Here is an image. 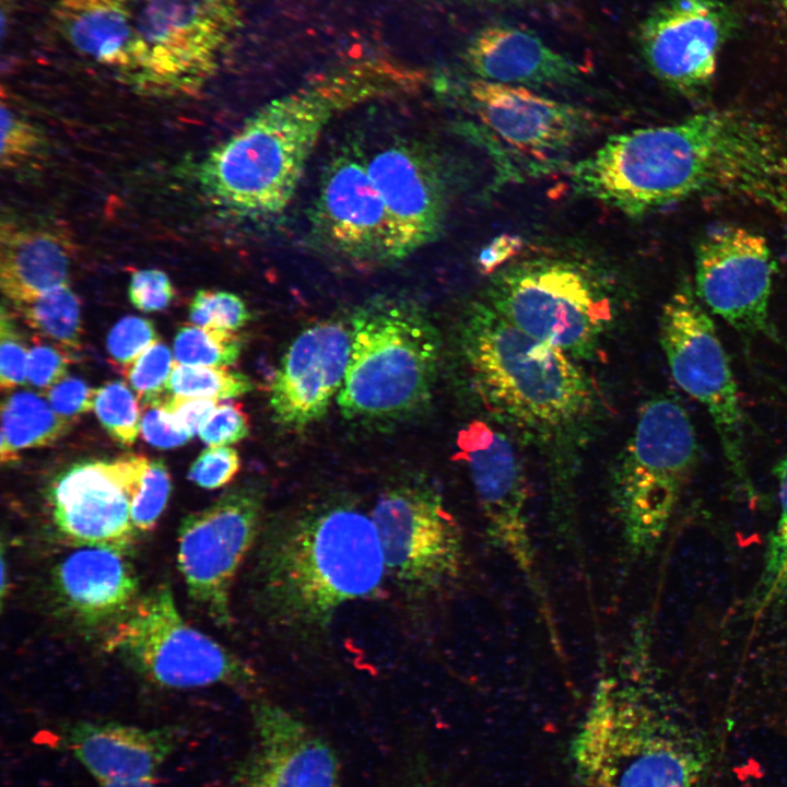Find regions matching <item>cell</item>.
Masks as SVG:
<instances>
[{
    "label": "cell",
    "mask_w": 787,
    "mask_h": 787,
    "mask_svg": "<svg viewBox=\"0 0 787 787\" xmlns=\"http://www.w3.org/2000/svg\"><path fill=\"white\" fill-rule=\"evenodd\" d=\"M595 177L606 201L632 218L727 196L787 219V139L742 109L611 136L597 152Z\"/></svg>",
    "instance_id": "cell-1"
},
{
    "label": "cell",
    "mask_w": 787,
    "mask_h": 787,
    "mask_svg": "<svg viewBox=\"0 0 787 787\" xmlns=\"http://www.w3.org/2000/svg\"><path fill=\"white\" fill-rule=\"evenodd\" d=\"M420 74L367 60L333 70L270 101L198 166L204 193L239 216L269 218L291 202L310 155L340 114L414 87Z\"/></svg>",
    "instance_id": "cell-2"
},
{
    "label": "cell",
    "mask_w": 787,
    "mask_h": 787,
    "mask_svg": "<svg viewBox=\"0 0 787 787\" xmlns=\"http://www.w3.org/2000/svg\"><path fill=\"white\" fill-rule=\"evenodd\" d=\"M385 574L372 517L350 503H327L263 533L256 595L273 623L295 631L321 630L345 603L377 595Z\"/></svg>",
    "instance_id": "cell-3"
},
{
    "label": "cell",
    "mask_w": 787,
    "mask_h": 787,
    "mask_svg": "<svg viewBox=\"0 0 787 787\" xmlns=\"http://www.w3.org/2000/svg\"><path fill=\"white\" fill-rule=\"evenodd\" d=\"M641 629L603 667L571 745L583 787H695L700 744L671 718L648 679Z\"/></svg>",
    "instance_id": "cell-4"
},
{
    "label": "cell",
    "mask_w": 787,
    "mask_h": 787,
    "mask_svg": "<svg viewBox=\"0 0 787 787\" xmlns=\"http://www.w3.org/2000/svg\"><path fill=\"white\" fill-rule=\"evenodd\" d=\"M459 336L473 389L508 423L552 434L589 409V381L571 356L520 330L482 299L468 309Z\"/></svg>",
    "instance_id": "cell-5"
},
{
    "label": "cell",
    "mask_w": 787,
    "mask_h": 787,
    "mask_svg": "<svg viewBox=\"0 0 787 787\" xmlns=\"http://www.w3.org/2000/svg\"><path fill=\"white\" fill-rule=\"evenodd\" d=\"M350 329V359L337 395L345 416H401L428 399L442 342L419 306L404 299H375L352 314Z\"/></svg>",
    "instance_id": "cell-6"
},
{
    "label": "cell",
    "mask_w": 787,
    "mask_h": 787,
    "mask_svg": "<svg viewBox=\"0 0 787 787\" xmlns=\"http://www.w3.org/2000/svg\"><path fill=\"white\" fill-rule=\"evenodd\" d=\"M694 426L678 399L659 395L643 404L613 468L612 509L625 556H650L670 522L697 461Z\"/></svg>",
    "instance_id": "cell-7"
},
{
    "label": "cell",
    "mask_w": 787,
    "mask_h": 787,
    "mask_svg": "<svg viewBox=\"0 0 787 787\" xmlns=\"http://www.w3.org/2000/svg\"><path fill=\"white\" fill-rule=\"evenodd\" d=\"M595 271L585 260L540 251L493 273L482 301L529 336L569 356H585L612 315Z\"/></svg>",
    "instance_id": "cell-8"
},
{
    "label": "cell",
    "mask_w": 787,
    "mask_h": 787,
    "mask_svg": "<svg viewBox=\"0 0 787 787\" xmlns=\"http://www.w3.org/2000/svg\"><path fill=\"white\" fill-rule=\"evenodd\" d=\"M239 21L237 0H139L125 83L145 95L192 94L216 70Z\"/></svg>",
    "instance_id": "cell-9"
},
{
    "label": "cell",
    "mask_w": 787,
    "mask_h": 787,
    "mask_svg": "<svg viewBox=\"0 0 787 787\" xmlns=\"http://www.w3.org/2000/svg\"><path fill=\"white\" fill-rule=\"evenodd\" d=\"M151 682L167 689L248 684L254 669L180 614L167 583L134 601L105 641Z\"/></svg>",
    "instance_id": "cell-10"
},
{
    "label": "cell",
    "mask_w": 787,
    "mask_h": 787,
    "mask_svg": "<svg viewBox=\"0 0 787 787\" xmlns=\"http://www.w3.org/2000/svg\"><path fill=\"white\" fill-rule=\"evenodd\" d=\"M456 460L465 463L481 509L490 544L521 575L551 644L562 647L531 536L528 485L516 451L504 434L475 420L457 436Z\"/></svg>",
    "instance_id": "cell-11"
},
{
    "label": "cell",
    "mask_w": 787,
    "mask_h": 787,
    "mask_svg": "<svg viewBox=\"0 0 787 787\" xmlns=\"http://www.w3.org/2000/svg\"><path fill=\"white\" fill-rule=\"evenodd\" d=\"M659 342L674 381L704 406L730 469L749 485L738 387L714 321L686 279L662 307Z\"/></svg>",
    "instance_id": "cell-12"
},
{
    "label": "cell",
    "mask_w": 787,
    "mask_h": 787,
    "mask_svg": "<svg viewBox=\"0 0 787 787\" xmlns=\"http://www.w3.org/2000/svg\"><path fill=\"white\" fill-rule=\"evenodd\" d=\"M371 517L386 573L406 595L427 599L460 579L466 560L462 531L434 488H392L378 498Z\"/></svg>",
    "instance_id": "cell-13"
},
{
    "label": "cell",
    "mask_w": 787,
    "mask_h": 787,
    "mask_svg": "<svg viewBox=\"0 0 787 787\" xmlns=\"http://www.w3.org/2000/svg\"><path fill=\"white\" fill-rule=\"evenodd\" d=\"M262 503L261 490L244 485L180 522L178 569L189 597L220 626L232 622V585L259 537Z\"/></svg>",
    "instance_id": "cell-14"
},
{
    "label": "cell",
    "mask_w": 787,
    "mask_h": 787,
    "mask_svg": "<svg viewBox=\"0 0 787 787\" xmlns=\"http://www.w3.org/2000/svg\"><path fill=\"white\" fill-rule=\"evenodd\" d=\"M775 262L766 239L733 224L705 230L694 246V291L733 329L776 338L768 304Z\"/></svg>",
    "instance_id": "cell-15"
},
{
    "label": "cell",
    "mask_w": 787,
    "mask_h": 787,
    "mask_svg": "<svg viewBox=\"0 0 787 787\" xmlns=\"http://www.w3.org/2000/svg\"><path fill=\"white\" fill-rule=\"evenodd\" d=\"M149 461L141 455H127L111 461L77 462L58 473L48 489V501L61 536L78 547L128 550L138 536L131 506Z\"/></svg>",
    "instance_id": "cell-16"
},
{
    "label": "cell",
    "mask_w": 787,
    "mask_h": 787,
    "mask_svg": "<svg viewBox=\"0 0 787 787\" xmlns=\"http://www.w3.org/2000/svg\"><path fill=\"white\" fill-rule=\"evenodd\" d=\"M735 26V14L721 0H666L641 25V51L660 82L696 99L710 87Z\"/></svg>",
    "instance_id": "cell-17"
},
{
    "label": "cell",
    "mask_w": 787,
    "mask_h": 787,
    "mask_svg": "<svg viewBox=\"0 0 787 787\" xmlns=\"http://www.w3.org/2000/svg\"><path fill=\"white\" fill-rule=\"evenodd\" d=\"M462 90L467 108L491 137L542 167L556 164L595 129L586 109L525 86L474 78Z\"/></svg>",
    "instance_id": "cell-18"
},
{
    "label": "cell",
    "mask_w": 787,
    "mask_h": 787,
    "mask_svg": "<svg viewBox=\"0 0 787 787\" xmlns=\"http://www.w3.org/2000/svg\"><path fill=\"white\" fill-rule=\"evenodd\" d=\"M388 223V259L397 262L431 244L446 219L447 186L424 149L395 142L365 157Z\"/></svg>",
    "instance_id": "cell-19"
},
{
    "label": "cell",
    "mask_w": 787,
    "mask_h": 787,
    "mask_svg": "<svg viewBox=\"0 0 787 787\" xmlns=\"http://www.w3.org/2000/svg\"><path fill=\"white\" fill-rule=\"evenodd\" d=\"M312 221L333 254L359 265L389 262L386 211L360 151L346 150L328 163Z\"/></svg>",
    "instance_id": "cell-20"
},
{
    "label": "cell",
    "mask_w": 787,
    "mask_h": 787,
    "mask_svg": "<svg viewBox=\"0 0 787 787\" xmlns=\"http://www.w3.org/2000/svg\"><path fill=\"white\" fill-rule=\"evenodd\" d=\"M351 352V329L329 320L305 329L292 342L270 384L274 421L303 428L320 419L339 392Z\"/></svg>",
    "instance_id": "cell-21"
},
{
    "label": "cell",
    "mask_w": 787,
    "mask_h": 787,
    "mask_svg": "<svg viewBox=\"0 0 787 787\" xmlns=\"http://www.w3.org/2000/svg\"><path fill=\"white\" fill-rule=\"evenodd\" d=\"M251 712L255 745L237 787H340L334 752L301 718L269 701Z\"/></svg>",
    "instance_id": "cell-22"
},
{
    "label": "cell",
    "mask_w": 787,
    "mask_h": 787,
    "mask_svg": "<svg viewBox=\"0 0 787 787\" xmlns=\"http://www.w3.org/2000/svg\"><path fill=\"white\" fill-rule=\"evenodd\" d=\"M63 743L99 785L153 780L175 749L174 730L79 721Z\"/></svg>",
    "instance_id": "cell-23"
},
{
    "label": "cell",
    "mask_w": 787,
    "mask_h": 787,
    "mask_svg": "<svg viewBox=\"0 0 787 787\" xmlns=\"http://www.w3.org/2000/svg\"><path fill=\"white\" fill-rule=\"evenodd\" d=\"M465 60L479 79L525 87L567 86L582 77L574 60L533 33L510 25L479 31L466 48Z\"/></svg>",
    "instance_id": "cell-24"
},
{
    "label": "cell",
    "mask_w": 787,
    "mask_h": 787,
    "mask_svg": "<svg viewBox=\"0 0 787 787\" xmlns=\"http://www.w3.org/2000/svg\"><path fill=\"white\" fill-rule=\"evenodd\" d=\"M52 577L66 608L87 625L125 614L138 590L124 552L110 548L78 547L57 563Z\"/></svg>",
    "instance_id": "cell-25"
},
{
    "label": "cell",
    "mask_w": 787,
    "mask_h": 787,
    "mask_svg": "<svg viewBox=\"0 0 787 787\" xmlns=\"http://www.w3.org/2000/svg\"><path fill=\"white\" fill-rule=\"evenodd\" d=\"M139 0H59L54 15L66 40L81 55L113 69L125 83L137 49Z\"/></svg>",
    "instance_id": "cell-26"
},
{
    "label": "cell",
    "mask_w": 787,
    "mask_h": 787,
    "mask_svg": "<svg viewBox=\"0 0 787 787\" xmlns=\"http://www.w3.org/2000/svg\"><path fill=\"white\" fill-rule=\"evenodd\" d=\"M69 269V246L59 234L44 228L2 231L0 285L14 305L68 284Z\"/></svg>",
    "instance_id": "cell-27"
},
{
    "label": "cell",
    "mask_w": 787,
    "mask_h": 787,
    "mask_svg": "<svg viewBox=\"0 0 787 787\" xmlns=\"http://www.w3.org/2000/svg\"><path fill=\"white\" fill-rule=\"evenodd\" d=\"M72 423L59 416L48 400L35 392L8 395L1 402V462H16L21 449L55 443L69 432Z\"/></svg>",
    "instance_id": "cell-28"
},
{
    "label": "cell",
    "mask_w": 787,
    "mask_h": 787,
    "mask_svg": "<svg viewBox=\"0 0 787 787\" xmlns=\"http://www.w3.org/2000/svg\"><path fill=\"white\" fill-rule=\"evenodd\" d=\"M14 306L32 329L67 351L80 349L82 342L81 304L69 284Z\"/></svg>",
    "instance_id": "cell-29"
},
{
    "label": "cell",
    "mask_w": 787,
    "mask_h": 787,
    "mask_svg": "<svg viewBox=\"0 0 787 787\" xmlns=\"http://www.w3.org/2000/svg\"><path fill=\"white\" fill-rule=\"evenodd\" d=\"M779 495V518L770 535L764 567L754 591L759 610L787 598V456L776 469Z\"/></svg>",
    "instance_id": "cell-30"
},
{
    "label": "cell",
    "mask_w": 787,
    "mask_h": 787,
    "mask_svg": "<svg viewBox=\"0 0 787 787\" xmlns=\"http://www.w3.org/2000/svg\"><path fill=\"white\" fill-rule=\"evenodd\" d=\"M242 346L235 331L183 325L174 339V355L183 365L227 367L238 360Z\"/></svg>",
    "instance_id": "cell-31"
},
{
    "label": "cell",
    "mask_w": 787,
    "mask_h": 787,
    "mask_svg": "<svg viewBox=\"0 0 787 787\" xmlns=\"http://www.w3.org/2000/svg\"><path fill=\"white\" fill-rule=\"evenodd\" d=\"M252 381L226 367L188 366L175 363L166 391L171 395L232 399L251 391Z\"/></svg>",
    "instance_id": "cell-32"
},
{
    "label": "cell",
    "mask_w": 787,
    "mask_h": 787,
    "mask_svg": "<svg viewBox=\"0 0 787 787\" xmlns=\"http://www.w3.org/2000/svg\"><path fill=\"white\" fill-rule=\"evenodd\" d=\"M139 399L122 381H110L96 389L94 411L113 439L130 447L141 427Z\"/></svg>",
    "instance_id": "cell-33"
},
{
    "label": "cell",
    "mask_w": 787,
    "mask_h": 787,
    "mask_svg": "<svg viewBox=\"0 0 787 787\" xmlns=\"http://www.w3.org/2000/svg\"><path fill=\"white\" fill-rule=\"evenodd\" d=\"M250 317L245 302L226 291L199 290L189 305L190 322L202 328L235 331Z\"/></svg>",
    "instance_id": "cell-34"
},
{
    "label": "cell",
    "mask_w": 787,
    "mask_h": 787,
    "mask_svg": "<svg viewBox=\"0 0 787 787\" xmlns=\"http://www.w3.org/2000/svg\"><path fill=\"white\" fill-rule=\"evenodd\" d=\"M174 365L169 348L158 340L121 372L139 401L148 406L165 395Z\"/></svg>",
    "instance_id": "cell-35"
},
{
    "label": "cell",
    "mask_w": 787,
    "mask_h": 787,
    "mask_svg": "<svg viewBox=\"0 0 787 787\" xmlns=\"http://www.w3.org/2000/svg\"><path fill=\"white\" fill-rule=\"evenodd\" d=\"M172 492V478L162 459L149 461L141 488L131 506L138 533L151 531L163 514Z\"/></svg>",
    "instance_id": "cell-36"
},
{
    "label": "cell",
    "mask_w": 787,
    "mask_h": 787,
    "mask_svg": "<svg viewBox=\"0 0 787 787\" xmlns=\"http://www.w3.org/2000/svg\"><path fill=\"white\" fill-rule=\"evenodd\" d=\"M157 341L158 334L151 320L126 316L110 329L106 349L110 359L122 371Z\"/></svg>",
    "instance_id": "cell-37"
},
{
    "label": "cell",
    "mask_w": 787,
    "mask_h": 787,
    "mask_svg": "<svg viewBox=\"0 0 787 787\" xmlns=\"http://www.w3.org/2000/svg\"><path fill=\"white\" fill-rule=\"evenodd\" d=\"M42 146V136L34 125L16 115L4 104L1 106V164L17 167Z\"/></svg>",
    "instance_id": "cell-38"
},
{
    "label": "cell",
    "mask_w": 787,
    "mask_h": 787,
    "mask_svg": "<svg viewBox=\"0 0 787 787\" xmlns=\"http://www.w3.org/2000/svg\"><path fill=\"white\" fill-rule=\"evenodd\" d=\"M0 343V386L2 390H11L25 384L28 353L22 334L4 306L1 308Z\"/></svg>",
    "instance_id": "cell-39"
},
{
    "label": "cell",
    "mask_w": 787,
    "mask_h": 787,
    "mask_svg": "<svg viewBox=\"0 0 787 787\" xmlns=\"http://www.w3.org/2000/svg\"><path fill=\"white\" fill-rule=\"evenodd\" d=\"M240 469L238 453L227 446H210L191 463L188 479L202 489L224 486Z\"/></svg>",
    "instance_id": "cell-40"
},
{
    "label": "cell",
    "mask_w": 787,
    "mask_h": 787,
    "mask_svg": "<svg viewBox=\"0 0 787 787\" xmlns=\"http://www.w3.org/2000/svg\"><path fill=\"white\" fill-rule=\"evenodd\" d=\"M70 362L69 351L58 344L52 345L37 340L28 351L26 380L33 387L46 392L67 376Z\"/></svg>",
    "instance_id": "cell-41"
},
{
    "label": "cell",
    "mask_w": 787,
    "mask_h": 787,
    "mask_svg": "<svg viewBox=\"0 0 787 787\" xmlns=\"http://www.w3.org/2000/svg\"><path fill=\"white\" fill-rule=\"evenodd\" d=\"M248 433L249 420L243 407L220 402L200 428L199 436L209 446H227L244 439Z\"/></svg>",
    "instance_id": "cell-42"
},
{
    "label": "cell",
    "mask_w": 787,
    "mask_h": 787,
    "mask_svg": "<svg viewBox=\"0 0 787 787\" xmlns=\"http://www.w3.org/2000/svg\"><path fill=\"white\" fill-rule=\"evenodd\" d=\"M128 295L137 309L151 313L166 308L175 292L165 272L158 269H142L132 273Z\"/></svg>",
    "instance_id": "cell-43"
},
{
    "label": "cell",
    "mask_w": 787,
    "mask_h": 787,
    "mask_svg": "<svg viewBox=\"0 0 787 787\" xmlns=\"http://www.w3.org/2000/svg\"><path fill=\"white\" fill-rule=\"evenodd\" d=\"M154 402L163 408L169 422L177 431L193 437L218 407L220 400L204 397L163 395Z\"/></svg>",
    "instance_id": "cell-44"
},
{
    "label": "cell",
    "mask_w": 787,
    "mask_h": 787,
    "mask_svg": "<svg viewBox=\"0 0 787 787\" xmlns=\"http://www.w3.org/2000/svg\"><path fill=\"white\" fill-rule=\"evenodd\" d=\"M96 389L77 377H64L45 393L52 410L71 422L94 408Z\"/></svg>",
    "instance_id": "cell-45"
},
{
    "label": "cell",
    "mask_w": 787,
    "mask_h": 787,
    "mask_svg": "<svg viewBox=\"0 0 787 787\" xmlns=\"http://www.w3.org/2000/svg\"><path fill=\"white\" fill-rule=\"evenodd\" d=\"M140 432L149 444L162 449L179 447L191 439L188 434L172 425L165 411L156 402L144 406Z\"/></svg>",
    "instance_id": "cell-46"
},
{
    "label": "cell",
    "mask_w": 787,
    "mask_h": 787,
    "mask_svg": "<svg viewBox=\"0 0 787 787\" xmlns=\"http://www.w3.org/2000/svg\"><path fill=\"white\" fill-rule=\"evenodd\" d=\"M524 247V240L516 235L502 234L494 237L478 255L477 265L484 274L492 275L514 260Z\"/></svg>",
    "instance_id": "cell-47"
},
{
    "label": "cell",
    "mask_w": 787,
    "mask_h": 787,
    "mask_svg": "<svg viewBox=\"0 0 787 787\" xmlns=\"http://www.w3.org/2000/svg\"><path fill=\"white\" fill-rule=\"evenodd\" d=\"M755 15L770 39L787 46V0H755Z\"/></svg>",
    "instance_id": "cell-48"
},
{
    "label": "cell",
    "mask_w": 787,
    "mask_h": 787,
    "mask_svg": "<svg viewBox=\"0 0 787 787\" xmlns=\"http://www.w3.org/2000/svg\"><path fill=\"white\" fill-rule=\"evenodd\" d=\"M101 787H156L153 780L134 782V783H114L101 785Z\"/></svg>",
    "instance_id": "cell-49"
},
{
    "label": "cell",
    "mask_w": 787,
    "mask_h": 787,
    "mask_svg": "<svg viewBox=\"0 0 787 787\" xmlns=\"http://www.w3.org/2000/svg\"><path fill=\"white\" fill-rule=\"evenodd\" d=\"M4 560H5V559H4L3 552H2V556H1V602H2V604H3V599H4V597H5V589H7V584H5V580H7V566H5V561H4Z\"/></svg>",
    "instance_id": "cell-50"
}]
</instances>
